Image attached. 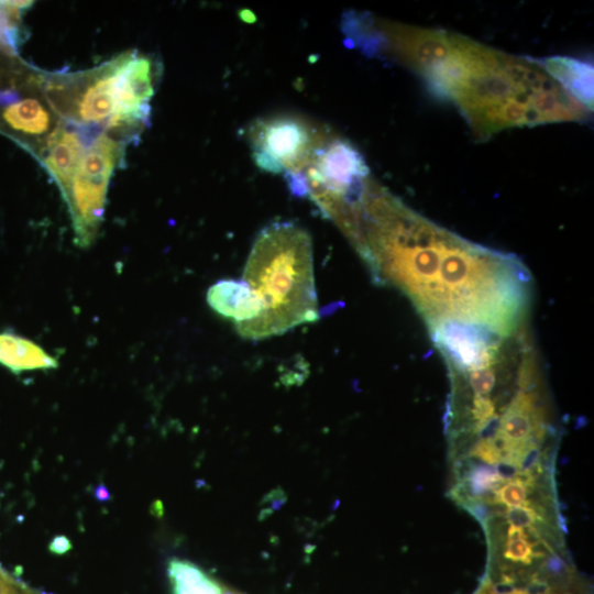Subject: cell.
<instances>
[{"label":"cell","mask_w":594,"mask_h":594,"mask_svg":"<svg viewBox=\"0 0 594 594\" xmlns=\"http://www.w3.org/2000/svg\"><path fill=\"white\" fill-rule=\"evenodd\" d=\"M100 133L59 120L54 131L48 135L36 154L58 186L63 198L68 193L80 158L95 139L92 135Z\"/></svg>","instance_id":"52a82bcc"},{"label":"cell","mask_w":594,"mask_h":594,"mask_svg":"<svg viewBox=\"0 0 594 594\" xmlns=\"http://www.w3.org/2000/svg\"><path fill=\"white\" fill-rule=\"evenodd\" d=\"M209 306L237 324L256 319L263 308L248 283L242 279H220L207 292Z\"/></svg>","instance_id":"9c48e42d"},{"label":"cell","mask_w":594,"mask_h":594,"mask_svg":"<svg viewBox=\"0 0 594 594\" xmlns=\"http://www.w3.org/2000/svg\"><path fill=\"white\" fill-rule=\"evenodd\" d=\"M388 50L452 105L476 136L509 128L581 121L590 110L540 64L441 29L369 23L367 48Z\"/></svg>","instance_id":"7a4b0ae2"},{"label":"cell","mask_w":594,"mask_h":594,"mask_svg":"<svg viewBox=\"0 0 594 594\" xmlns=\"http://www.w3.org/2000/svg\"><path fill=\"white\" fill-rule=\"evenodd\" d=\"M338 224L373 277L402 290L429 329L512 330L527 320L530 277L518 258L433 223L370 177Z\"/></svg>","instance_id":"6da1fadb"},{"label":"cell","mask_w":594,"mask_h":594,"mask_svg":"<svg viewBox=\"0 0 594 594\" xmlns=\"http://www.w3.org/2000/svg\"><path fill=\"white\" fill-rule=\"evenodd\" d=\"M125 145V141L103 131L88 145L76 167L64 200L75 243L80 248L91 245L98 234L110 179L122 162Z\"/></svg>","instance_id":"5b68a950"},{"label":"cell","mask_w":594,"mask_h":594,"mask_svg":"<svg viewBox=\"0 0 594 594\" xmlns=\"http://www.w3.org/2000/svg\"><path fill=\"white\" fill-rule=\"evenodd\" d=\"M248 139L255 164L274 174L301 168L316 147L312 129L289 116L255 121L249 129Z\"/></svg>","instance_id":"8992f818"},{"label":"cell","mask_w":594,"mask_h":594,"mask_svg":"<svg viewBox=\"0 0 594 594\" xmlns=\"http://www.w3.org/2000/svg\"><path fill=\"white\" fill-rule=\"evenodd\" d=\"M21 99V94L16 89L0 90V107H7Z\"/></svg>","instance_id":"ffe728a7"},{"label":"cell","mask_w":594,"mask_h":594,"mask_svg":"<svg viewBox=\"0 0 594 594\" xmlns=\"http://www.w3.org/2000/svg\"><path fill=\"white\" fill-rule=\"evenodd\" d=\"M504 556L512 562L529 564L534 558L532 547L524 528L509 526Z\"/></svg>","instance_id":"4fadbf2b"},{"label":"cell","mask_w":594,"mask_h":594,"mask_svg":"<svg viewBox=\"0 0 594 594\" xmlns=\"http://www.w3.org/2000/svg\"><path fill=\"white\" fill-rule=\"evenodd\" d=\"M491 594H493L491 591H490ZM508 594H527V592L525 590H520V588H514L512 592H509Z\"/></svg>","instance_id":"7402d4cb"},{"label":"cell","mask_w":594,"mask_h":594,"mask_svg":"<svg viewBox=\"0 0 594 594\" xmlns=\"http://www.w3.org/2000/svg\"><path fill=\"white\" fill-rule=\"evenodd\" d=\"M527 483L520 477L505 482L495 491V501L508 507L527 505Z\"/></svg>","instance_id":"5bb4252c"},{"label":"cell","mask_w":594,"mask_h":594,"mask_svg":"<svg viewBox=\"0 0 594 594\" xmlns=\"http://www.w3.org/2000/svg\"><path fill=\"white\" fill-rule=\"evenodd\" d=\"M172 594H230L195 563L173 558L167 564Z\"/></svg>","instance_id":"7c38bea8"},{"label":"cell","mask_w":594,"mask_h":594,"mask_svg":"<svg viewBox=\"0 0 594 594\" xmlns=\"http://www.w3.org/2000/svg\"><path fill=\"white\" fill-rule=\"evenodd\" d=\"M506 518L507 521L510 524V526L515 527H530L536 522L537 519H539L538 513L530 506L521 505L516 507H510L506 512Z\"/></svg>","instance_id":"2e32d148"},{"label":"cell","mask_w":594,"mask_h":594,"mask_svg":"<svg viewBox=\"0 0 594 594\" xmlns=\"http://www.w3.org/2000/svg\"><path fill=\"white\" fill-rule=\"evenodd\" d=\"M1 118L11 130L33 139L35 154L61 120L45 99L42 87L38 92L3 107Z\"/></svg>","instance_id":"ba28073f"},{"label":"cell","mask_w":594,"mask_h":594,"mask_svg":"<svg viewBox=\"0 0 594 594\" xmlns=\"http://www.w3.org/2000/svg\"><path fill=\"white\" fill-rule=\"evenodd\" d=\"M495 472L503 482L514 480L520 475L517 463L507 459H503L495 464Z\"/></svg>","instance_id":"ac0fdd59"},{"label":"cell","mask_w":594,"mask_h":594,"mask_svg":"<svg viewBox=\"0 0 594 594\" xmlns=\"http://www.w3.org/2000/svg\"><path fill=\"white\" fill-rule=\"evenodd\" d=\"M70 548L69 541L65 537H56L50 546L51 551L63 553Z\"/></svg>","instance_id":"44dd1931"},{"label":"cell","mask_w":594,"mask_h":594,"mask_svg":"<svg viewBox=\"0 0 594 594\" xmlns=\"http://www.w3.org/2000/svg\"><path fill=\"white\" fill-rule=\"evenodd\" d=\"M471 454L480 458L490 465H495L502 460L501 454L497 452L491 441L479 440L471 450Z\"/></svg>","instance_id":"e0dca14e"},{"label":"cell","mask_w":594,"mask_h":594,"mask_svg":"<svg viewBox=\"0 0 594 594\" xmlns=\"http://www.w3.org/2000/svg\"><path fill=\"white\" fill-rule=\"evenodd\" d=\"M469 486L475 496L499 486L503 481L490 465H477L469 473Z\"/></svg>","instance_id":"9a60e30c"},{"label":"cell","mask_w":594,"mask_h":594,"mask_svg":"<svg viewBox=\"0 0 594 594\" xmlns=\"http://www.w3.org/2000/svg\"><path fill=\"white\" fill-rule=\"evenodd\" d=\"M0 364L18 375L25 371L56 369L58 361L35 342L12 332H1Z\"/></svg>","instance_id":"8fae6325"},{"label":"cell","mask_w":594,"mask_h":594,"mask_svg":"<svg viewBox=\"0 0 594 594\" xmlns=\"http://www.w3.org/2000/svg\"><path fill=\"white\" fill-rule=\"evenodd\" d=\"M160 64L136 50L74 74L42 78L45 99L61 120L128 141L150 118Z\"/></svg>","instance_id":"3957f363"},{"label":"cell","mask_w":594,"mask_h":594,"mask_svg":"<svg viewBox=\"0 0 594 594\" xmlns=\"http://www.w3.org/2000/svg\"><path fill=\"white\" fill-rule=\"evenodd\" d=\"M544 568L551 574H563L566 570L564 562L554 554L548 559Z\"/></svg>","instance_id":"d6986e66"},{"label":"cell","mask_w":594,"mask_h":594,"mask_svg":"<svg viewBox=\"0 0 594 594\" xmlns=\"http://www.w3.org/2000/svg\"><path fill=\"white\" fill-rule=\"evenodd\" d=\"M543 68L587 110L593 109V66L565 56L538 58Z\"/></svg>","instance_id":"30bf717a"},{"label":"cell","mask_w":594,"mask_h":594,"mask_svg":"<svg viewBox=\"0 0 594 594\" xmlns=\"http://www.w3.org/2000/svg\"><path fill=\"white\" fill-rule=\"evenodd\" d=\"M243 279L262 304L261 315L237 324L246 339H265L319 318L309 233L292 221L264 227L254 240Z\"/></svg>","instance_id":"277c9868"}]
</instances>
